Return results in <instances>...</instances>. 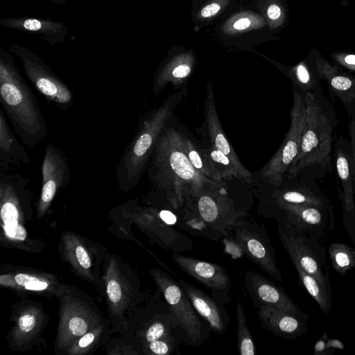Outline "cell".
Listing matches in <instances>:
<instances>
[{
  "label": "cell",
  "mask_w": 355,
  "mask_h": 355,
  "mask_svg": "<svg viewBox=\"0 0 355 355\" xmlns=\"http://www.w3.org/2000/svg\"><path fill=\"white\" fill-rule=\"evenodd\" d=\"M149 182L162 192L170 205L178 208L189 205L206 191H225L224 183L215 182L196 169L183 145V132L166 125L151 155Z\"/></svg>",
  "instance_id": "1"
},
{
  "label": "cell",
  "mask_w": 355,
  "mask_h": 355,
  "mask_svg": "<svg viewBox=\"0 0 355 355\" xmlns=\"http://www.w3.org/2000/svg\"><path fill=\"white\" fill-rule=\"evenodd\" d=\"M305 125L298 153L286 180L300 176L322 178L334 170V134L338 125L335 110L323 94L321 83L303 95Z\"/></svg>",
  "instance_id": "2"
},
{
  "label": "cell",
  "mask_w": 355,
  "mask_h": 355,
  "mask_svg": "<svg viewBox=\"0 0 355 355\" xmlns=\"http://www.w3.org/2000/svg\"><path fill=\"white\" fill-rule=\"evenodd\" d=\"M0 102L6 117L22 143L35 148L48 134L39 102L14 64L1 59Z\"/></svg>",
  "instance_id": "3"
},
{
  "label": "cell",
  "mask_w": 355,
  "mask_h": 355,
  "mask_svg": "<svg viewBox=\"0 0 355 355\" xmlns=\"http://www.w3.org/2000/svg\"><path fill=\"white\" fill-rule=\"evenodd\" d=\"M186 95L187 89H180L141 120L116 168V180L120 190L128 192L139 183L161 133Z\"/></svg>",
  "instance_id": "4"
},
{
  "label": "cell",
  "mask_w": 355,
  "mask_h": 355,
  "mask_svg": "<svg viewBox=\"0 0 355 355\" xmlns=\"http://www.w3.org/2000/svg\"><path fill=\"white\" fill-rule=\"evenodd\" d=\"M277 232L294 266L301 267L321 282L330 280L329 270H324L327 254L320 240L288 223L278 222Z\"/></svg>",
  "instance_id": "5"
},
{
  "label": "cell",
  "mask_w": 355,
  "mask_h": 355,
  "mask_svg": "<svg viewBox=\"0 0 355 355\" xmlns=\"http://www.w3.org/2000/svg\"><path fill=\"white\" fill-rule=\"evenodd\" d=\"M29 183L21 175L0 172L1 221L6 234L15 240L24 241L27 236L20 220L31 210Z\"/></svg>",
  "instance_id": "6"
},
{
  "label": "cell",
  "mask_w": 355,
  "mask_h": 355,
  "mask_svg": "<svg viewBox=\"0 0 355 355\" xmlns=\"http://www.w3.org/2000/svg\"><path fill=\"white\" fill-rule=\"evenodd\" d=\"M290 125L279 149L261 171V177L272 186L280 187L296 157L305 125L304 96L293 87V101L290 112Z\"/></svg>",
  "instance_id": "7"
},
{
  "label": "cell",
  "mask_w": 355,
  "mask_h": 355,
  "mask_svg": "<svg viewBox=\"0 0 355 355\" xmlns=\"http://www.w3.org/2000/svg\"><path fill=\"white\" fill-rule=\"evenodd\" d=\"M231 230L244 254L274 279L282 282V275L276 263L275 250L264 225L241 218Z\"/></svg>",
  "instance_id": "8"
},
{
  "label": "cell",
  "mask_w": 355,
  "mask_h": 355,
  "mask_svg": "<svg viewBox=\"0 0 355 355\" xmlns=\"http://www.w3.org/2000/svg\"><path fill=\"white\" fill-rule=\"evenodd\" d=\"M153 277L191 343L196 345L201 343L204 338L202 324L179 283L159 270H153Z\"/></svg>",
  "instance_id": "9"
},
{
  "label": "cell",
  "mask_w": 355,
  "mask_h": 355,
  "mask_svg": "<svg viewBox=\"0 0 355 355\" xmlns=\"http://www.w3.org/2000/svg\"><path fill=\"white\" fill-rule=\"evenodd\" d=\"M334 161L341 189L339 198L342 205L344 227L355 247V190L354 166L351 144L343 136L334 145Z\"/></svg>",
  "instance_id": "10"
},
{
  "label": "cell",
  "mask_w": 355,
  "mask_h": 355,
  "mask_svg": "<svg viewBox=\"0 0 355 355\" xmlns=\"http://www.w3.org/2000/svg\"><path fill=\"white\" fill-rule=\"evenodd\" d=\"M278 222L288 223L302 228L321 241L327 239L334 227L333 205L311 206L274 204Z\"/></svg>",
  "instance_id": "11"
},
{
  "label": "cell",
  "mask_w": 355,
  "mask_h": 355,
  "mask_svg": "<svg viewBox=\"0 0 355 355\" xmlns=\"http://www.w3.org/2000/svg\"><path fill=\"white\" fill-rule=\"evenodd\" d=\"M41 171L42 188L37 212L43 214L50 207L58 191L69 182V164L64 152L53 144H46Z\"/></svg>",
  "instance_id": "12"
},
{
  "label": "cell",
  "mask_w": 355,
  "mask_h": 355,
  "mask_svg": "<svg viewBox=\"0 0 355 355\" xmlns=\"http://www.w3.org/2000/svg\"><path fill=\"white\" fill-rule=\"evenodd\" d=\"M172 258L180 268L212 291L216 301L224 304L230 300L231 279L221 266L177 253Z\"/></svg>",
  "instance_id": "13"
},
{
  "label": "cell",
  "mask_w": 355,
  "mask_h": 355,
  "mask_svg": "<svg viewBox=\"0 0 355 355\" xmlns=\"http://www.w3.org/2000/svg\"><path fill=\"white\" fill-rule=\"evenodd\" d=\"M244 281L246 291L256 309L261 306H270L304 321L307 322L309 320L308 315L293 302L281 287L258 272L248 271Z\"/></svg>",
  "instance_id": "14"
},
{
  "label": "cell",
  "mask_w": 355,
  "mask_h": 355,
  "mask_svg": "<svg viewBox=\"0 0 355 355\" xmlns=\"http://www.w3.org/2000/svg\"><path fill=\"white\" fill-rule=\"evenodd\" d=\"M23 62L27 77L49 102L62 110H68L71 106L73 92L51 70L33 59L24 58Z\"/></svg>",
  "instance_id": "15"
},
{
  "label": "cell",
  "mask_w": 355,
  "mask_h": 355,
  "mask_svg": "<svg viewBox=\"0 0 355 355\" xmlns=\"http://www.w3.org/2000/svg\"><path fill=\"white\" fill-rule=\"evenodd\" d=\"M205 103V118L211 147L222 152L234 164L239 179L245 183H252L251 173L239 160L236 151L227 139L216 111L214 89L211 83H207Z\"/></svg>",
  "instance_id": "16"
},
{
  "label": "cell",
  "mask_w": 355,
  "mask_h": 355,
  "mask_svg": "<svg viewBox=\"0 0 355 355\" xmlns=\"http://www.w3.org/2000/svg\"><path fill=\"white\" fill-rule=\"evenodd\" d=\"M180 286L190 300L196 312L209 324L217 334H224L230 323V317L220 304L200 288L181 279Z\"/></svg>",
  "instance_id": "17"
},
{
  "label": "cell",
  "mask_w": 355,
  "mask_h": 355,
  "mask_svg": "<svg viewBox=\"0 0 355 355\" xmlns=\"http://www.w3.org/2000/svg\"><path fill=\"white\" fill-rule=\"evenodd\" d=\"M262 327L275 336L293 340L307 331L306 321L270 306L257 309Z\"/></svg>",
  "instance_id": "18"
},
{
  "label": "cell",
  "mask_w": 355,
  "mask_h": 355,
  "mask_svg": "<svg viewBox=\"0 0 355 355\" xmlns=\"http://www.w3.org/2000/svg\"><path fill=\"white\" fill-rule=\"evenodd\" d=\"M225 191H206L196 200L198 212L202 221L212 227L224 228L227 225L230 230L236 223L227 216L233 213L230 199Z\"/></svg>",
  "instance_id": "19"
},
{
  "label": "cell",
  "mask_w": 355,
  "mask_h": 355,
  "mask_svg": "<svg viewBox=\"0 0 355 355\" xmlns=\"http://www.w3.org/2000/svg\"><path fill=\"white\" fill-rule=\"evenodd\" d=\"M315 65L320 80L327 82L331 97L340 99L347 110L355 103V76L332 66L322 58H315Z\"/></svg>",
  "instance_id": "20"
},
{
  "label": "cell",
  "mask_w": 355,
  "mask_h": 355,
  "mask_svg": "<svg viewBox=\"0 0 355 355\" xmlns=\"http://www.w3.org/2000/svg\"><path fill=\"white\" fill-rule=\"evenodd\" d=\"M30 157L17 140L0 108V172L8 173L21 165H28Z\"/></svg>",
  "instance_id": "21"
},
{
  "label": "cell",
  "mask_w": 355,
  "mask_h": 355,
  "mask_svg": "<svg viewBox=\"0 0 355 355\" xmlns=\"http://www.w3.org/2000/svg\"><path fill=\"white\" fill-rule=\"evenodd\" d=\"M314 180L309 179L307 182L298 183L275 191L272 195L273 203L311 206L332 205Z\"/></svg>",
  "instance_id": "22"
},
{
  "label": "cell",
  "mask_w": 355,
  "mask_h": 355,
  "mask_svg": "<svg viewBox=\"0 0 355 355\" xmlns=\"http://www.w3.org/2000/svg\"><path fill=\"white\" fill-rule=\"evenodd\" d=\"M192 67L190 57L181 56L171 60L155 74L153 84V94L158 95L169 83L174 87L181 85L191 75Z\"/></svg>",
  "instance_id": "23"
},
{
  "label": "cell",
  "mask_w": 355,
  "mask_h": 355,
  "mask_svg": "<svg viewBox=\"0 0 355 355\" xmlns=\"http://www.w3.org/2000/svg\"><path fill=\"white\" fill-rule=\"evenodd\" d=\"M300 285L318 304L322 311L327 315L332 306L331 287L330 280L325 282L318 280L306 272L301 267L295 266Z\"/></svg>",
  "instance_id": "24"
},
{
  "label": "cell",
  "mask_w": 355,
  "mask_h": 355,
  "mask_svg": "<svg viewBox=\"0 0 355 355\" xmlns=\"http://www.w3.org/2000/svg\"><path fill=\"white\" fill-rule=\"evenodd\" d=\"M286 75L293 83V87L302 95L315 91L321 81L314 62L309 64L306 62H302L289 68Z\"/></svg>",
  "instance_id": "25"
},
{
  "label": "cell",
  "mask_w": 355,
  "mask_h": 355,
  "mask_svg": "<svg viewBox=\"0 0 355 355\" xmlns=\"http://www.w3.org/2000/svg\"><path fill=\"white\" fill-rule=\"evenodd\" d=\"M328 257L333 268L340 277L355 268V248L346 243L331 242L328 248Z\"/></svg>",
  "instance_id": "26"
},
{
  "label": "cell",
  "mask_w": 355,
  "mask_h": 355,
  "mask_svg": "<svg viewBox=\"0 0 355 355\" xmlns=\"http://www.w3.org/2000/svg\"><path fill=\"white\" fill-rule=\"evenodd\" d=\"M204 150L216 182L224 183V180L233 177L239 178L235 166L227 156L211 146Z\"/></svg>",
  "instance_id": "27"
},
{
  "label": "cell",
  "mask_w": 355,
  "mask_h": 355,
  "mask_svg": "<svg viewBox=\"0 0 355 355\" xmlns=\"http://www.w3.org/2000/svg\"><path fill=\"white\" fill-rule=\"evenodd\" d=\"M183 145L186 155L194 168L208 178L216 182L209 166L204 148L196 144L184 133Z\"/></svg>",
  "instance_id": "28"
},
{
  "label": "cell",
  "mask_w": 355,
  "mask_h": 355,
  "mask_svg": "<svg viewBox=\"0 0 355 355\" xmlns=\"http://www.w3.org/2000/svg\"><path fill=\"white\" fill-rule=\"evenodd\" d=\"M237 347L241 355H254L255 347L248 329L243 307L239 302L236 304Z\"/></svg>",
  "instance_id": "29"
},
{
  "label": "cell",
  "mask_w": 355,
  "mask_h": 355,
  "mask_svg": "<svg viewBox=\"0 0 355 355\" xmlns=\"http://www.w3.org/2000/svg\"><path fill=\"white\" fill-rule=\"evenodd\" d=\"M15 280L18 285L31 291H45L49 286L47 282L30 274L18 273L15 276Z\"/></svg>",
  "instance_id": "30"
},
{
  "label": "cell",
  "mask_w": 355,
  "mask_h": 355,
  "mask_svg": "<svg viewBox=\"0 0 355 355\" xmlns=\"http://www.w3.org/2000/svg\"><path fill=\"white\" fill-rule=\"evenodd\" d=\"M174 339L171 336L149 343L150 351L158 355L168 354L174 350Z\"/></svg>",
  "instance_id": "31"
},
{
  "label": "cell",
  "mask_w": 355,
  "mask_h": 355,
  "mask_svg": "<svg viewBox=\"0 0 355 355\" xmlns=\"http://www.w3.org/2000/svg\"><path fill=\"white\" fill-rule=\"evenodd\" d=\"M170 327L162 322H156L151 324L146 333V340L148 343L170 336Z\"/></svg>",
  "instance_id": "32"
},
{
  "label": "cell",
  "mask_w": 355,
  "mask_h": 355,
  "mask_svg": "<svg viewBox=\"0 0 355 355\" xmlns=\"http://www.w3.org/2000/svg\"><path fill=\"white\" fill-rule=\"evenodd\" d=\"M350 121L348 124V133L351 144L353 166H354V184L355 190V103L347 110Z\"/></svg>",
  "instance_id": "33"
},
{
  "label": "cell",
  "mask_w": 355,
  "mask_h": 355,
  "mask_svg": "<svg viewBox=\"0 0 355 355\" xmlns=\"http://www.w3.org/2000/svg\"><path fill=\"white\" fill-rule=\"evenodd\" d=\"M70 332L76 336H83L87 331V324L80 317H74L70 319L68 324Z\"/></svg>",
  "instance_id": "34"
},
{
  "label": "cell",
  "mask_w": 355,
  "mask_h": 355,
  "mask_svg": "<svg viewBox=\"0 0 355 355\" xmlns=\"http://www.w3.org/2000/svg\"><path fill=\"white\" fill-rule=\"evenodd\" d=\"M107 293L109 299L113 303H116L121 299V288L119 284L115 280H110L107 283Z\"/></svg>",
  "instance_id": "35"
},
{
  "label": "cell",
  "mask_w": 355,
  "mask_h": 355,
  "mask_svg": "<svg viewBox=\"0 0 355 355\" xmlns=\"http://www.w3.org/2000/svg\"><path fill=\"white\" fill-rule=\"evenodd\" d=\"M327 337L328 335L324 332L315 343L313 348L314 355H333L335 354L334 351L330 350L327 347L326 340Z\"/></svg>",
  "instance_id": "36"
},
{
  "label": "cell",
  "mask_w": 355,
  "mask_h": 355,
  "mask_svg": "<svg viewBox=\"0 0 355 355\" xmlns=\"http://www.w3.org/2000/svg\"><path fill=\"white\" fill-rule=\"evenodd\" d=\"M76 258L79 265L84 269L91 267V259L87 250L82 245H78L75 250Z\"/></svg>",
  "instance_id": "37"
},
{
  "label": "cell",
  "mask_w": 355,
  "mask_h": 355,
  "mask_svg": "<svg viewBox=\"0 0 355 355\" xmlns=\"http://www.w3.org/2000/svg\"><path fill=\"white\" fill-rule=\"evenodd\" d=\"M19 327L23 332L31 331L35 325V318L33 315L25 314L19 320Z\"/></svg>",
  "instance_id": "38"
},
{
  "label": "cell",
  "mask_w": 355,
  "mask_h": 355,
  "mask_svg": "<svg viewBox=\"0 0 355 355\" xmlns=\"http://www.w3.org/2000/svg\"><path fill=\"white\" fill-rule=\"evenodd\" d=\"M335 60L343 67L355 71V54L336 55Z\"/></svg>",
  "instance_id": "39"
},
{
  "label": "cell",
  "mask_w": 355,
  "mask_h": 355,
  "mask_svg": "<svg viewBox=\"0 0 355 355\" xmlns=\"http://www.w3.org/2000/svg\"><path fill=\"white\" fill-rule=\"evenodd\" d=\"M221 5L217 2L211 3L205 6L200 10V16L203 18H209L216 15L220 10Z\"/></svg>",
  "instance_id": "40"
},
{
  "label": "cell",
  "mask_w": 355,
  "mask_h": 355,
  "mask_svg": "<svg viewBox=\"0 0 355 355\" xmlns=\"http://www.w3.org/2000/svg\"><path fill=\"white\" fill-rule=\"evenodd\" d=\"M159 217L164 223L167 225H174L177 221L175 215L168 210L160 211L159 213Z\"/></svg>",
  "instance_id": "41"
},
{
  "label": "cell",
  "mask_w": 355,
  "mask_h": 355,
  "mask_svg": "<svg viewBox=\"0 0 355 355\" xmlns=\"http://www.w3.org/2000/svg\"><path fill=\"white\" fill-rule=\"evenodd\" d=\"M251 26V21L248 17H242L234 21L233 28L236 31H243L247 29Z\"/></svg>",
  "instance_id": "42"
},
{
  "label": "cell",
  "mask_w": 355,
  "mask_h": 355,
  "mask_svg": "<svg viewBox=\"0 0 355 355\" xmlns=\"http://www.w3.org/2000/svg\"><path fill=\"white\" fill-rule=\"evenodd\" d=\"M95 339V334L94 333H86L80 338L78 344L81 348H85L89 346Z\"/></svg>",
  "instance_id": "43"
},
{
  "label": "cell",
  "mask_w": 355,
  "mask_h": 355,
  "mask_svg": "<svg viewBox=\"0 0 355 355\" xmlns=\"http://www.w3.org/2000/svg\"><path fill=\"white\" fill-rule=\"evenodd\" d=\"M326 345L327 347L329 349L334 352L336 351V349L341 350L345 349L343 343L340 340L336 338H329V337H327L326 340Z\"/></svg>",
  "instance_id": "44"
},
{
  "label": "cell",
  "mask_w": 355,
  "mask_h": 355,
  "mask_svg": "<svg viewBox=\"0 0 355 355\" xmlns=\"http://www.w3.org/2000/svg\"><path fill=\"white\" fill-rule=\"evenodd\" d=\"M281 8L277 4L270 5L267 10L268 17L271 20H276L281 16Z\"/></svg>",
  "instance_id": "45"
},
{
  "label": "cell",
  "mask_w": 355,
  "mask_h": 355,
  "mask_svg": "<svg viewBox=\"0 0 355 355\" xmlns=\"http://www.w3.org/2000/svg\"><path fill=\"white\" fill-rule=\"evenodd\" d=\"M24 28L29 31H39L42 28V24L37 19H27L23 24Z\"/></svg>",
  "instance_id": "46"
}]
</instances>
